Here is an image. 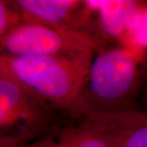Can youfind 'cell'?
I'll return each mask as SVG.
<instances>
[{
  "instance_id": "cell-4",
  "label": "cell",
  "mask_w": 147,
  "mask_h": 147,
  "mask_svg": "<svg viewBox=\"0 0 147 147\" xmlns=\"http://www.w3.org/2000/svg\"><path fill=\"white\" fill-rule=\"evenodd\" d=\"M99 48L94 37L85 32L55 30L22 24L0 39L1 56L52 57L92 61Z\"/></svg>"
},
{
  "instance_id": "cell-10",
  "label": "cell",
  "mask_w": 147,
  "mask_h": 147,
  "mask_svg": "<svg viewBox=\"0 0 147 147\" xmlns=\"http://www.w3.org/2000/svg\"><path fill=\"white\" fill-rule=\"evenodd\" d=\"M23 24L9 0H0V39Z\"/></svg>"
},
{
  "instance_id": "cell-7",
  "label": "cell",
  "mask_w": 147,
  "mask_h": 147,
  "mask_svg": "<svg viewBox=\"0 0 147 147\" xmlns=\"http://www.w3.org/2000/svg\"><path fill=\"white\" fill-rule=\"evenodd\" d=\"M95 20L96 38L100 47L109 38H127L137 29L142 18L140 3L135 1H88Z\"/></svg>"
},
{
  "instance_id": "cell-8",
  "label": "cell",
  "mask_w": 147,
  "mask_h": 147,
  "mask_svg": "<svg viewBox=\"0 0 147 147\" xmlns=\"http://www.w3.org/2000/svg\"><path fill=\"white\" fill-rule=\"evenodd\" d=\"M119 147H147V113L133 110L127 114L124 135Z\"/></svg>"
},
{
  "instance_id": "cell-3",
  "label": "cell",
  "mask_w": 147,
  "mask_h": 147,
  "mask_svg": "<svg viewBox=\"0 0 147 147\" xmlns=\"http://www.w3.org/2000/svg\"><path fill=\"white\" fill-rule=\"evenodd\" d=\"M68 119L0 69V136L30 142L53 132Z\"/></svg>"
},
{
  "instance_id": "cell-2",
  "label": "cell",
  "mask_w": 147,
  "mask_h": 147,
  "mask_svg": "<svg viewBox=\"0 0 147 147\" xmlns=\"http://www.w3.org/2000/svg\"><path fill=\"white\" fill-rule=\"evenodd\" d=\"M140 88L138 61L128 47L106 45L98 48L83 92L82 117L117 115L136 110Z\"/></svg>"
},
{
  "instance_id": "cell-1",
  "label": "cell",
  "mask_w": 147,
  "mask_h": 147,
  "mask_svg": "<svg viewBox=\"0 0 147 147\" xmlns=\"http://www.w3.org/2000/svg\"><path fill=\"white\" fill-rule=\"evenodd\" d=\"M92 61L1 56L0 69L10 74L62 116L77 119L82 117V97Z\"/></svg>"
},
{
  "instance_id": "cell-5",
  "label": "cell",
  "mask_w": 147,
  "mask_h": 147,
  "mask_svg": "<svg viewBox=\"0 0 147 147\" xmlns=\"http://www.w3.org/2000/svg\"><path fill=\"white\" fill-rule=\"evenodd\" d=\"M23 24L89 34L96 38L92 10L88 1L11 0Z\"/></svg>"
},
{
  "instance_id": "cell-6",
  "label": "cell",
  "mask_w": 147,
  "mask_h": 147,
  "mask_svg": "<svg viewBox=\"0 0 147 147\" xmlns=\"http://www.w3.org/2000/svg\"><path fill=\"white\" fill-rule=\"evenodd\" d=\"M127 114L69 119L61 125V134L67 147H119Z\"/></svg>"
},
{
  "instance_id": "cell-9",
  "label": "cell",
  "mask_w": 147,
  "mask_h": 147,
  "mask_svg": "<svg viewBox=\"0 0 147 147\" xmlns=\"http://www.w3.org/2000/svg\"><path fill=\"white\" fill-rule=\"evenodd\" d=\"M61 125L53 132L30 142H22L16 137L0 136V147H67L61 134Z\"/></svg>"
},
{
  "instance_id": "cell-11",
  "label": "cell",
  "mask_w": 147,
  "mask_h": 147,
  "mask_svg": "<svg viewBox=\"0 0 147 147\" xmlns=\"http://www.w3.org/2000/svg\"><path fill=\"white\" fill-rule=\"evenodd\" d=\"M146 113H147V112H146Z\"/></svg>"
}]
</instances>
